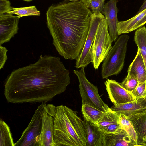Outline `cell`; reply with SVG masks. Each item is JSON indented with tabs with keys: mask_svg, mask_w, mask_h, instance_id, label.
<instances>
[{
	"mask_svg": "<svg viewBox=\"0 0 146 146\" xmlns=\"http://www.w3.org/2000/svg\"><path fill=\"white\" fill-rule=\"evenodd\" d=\"M138 83V80L134 75L128 73L126 77L120 84L125 89L131 92L137 87Z\"/></svg>",
	"mask_w": 146,
	"mask_h": 146,
	"instance_id": "d4e9b609",
	"label": "cell"
},
{
	"mask_svg": "<svg viewBox=\"0 0 146 146\" xmlns=\"http://www.w3.org/2000/svg\"><path fill=\"white\" fill-rule=\"evenodd\" d=\"M6 48L0 45V69L3 68L7 59Z\"/></svg>",
	"mask_w": 146,
	"mask_h": 146,
	"instance_id": "f1b7e54d",
	"label": "cell"
},
{
	"mask_svg": "<svg viewBox=\"0 0 146 146\" xmlns=\"http://www.w3.org/2000/svg\"><path fill=\"white\" fill-rule=\"evenodd\" d=\"M54 119L46 109L38 146H55L53 139Z\"/></svg>",
	"mask_w": 146,
	"mask_h": 146,
	"instance_id": "2e32d148",
	"label": "cell"
},
{
	"mask_svg": "<svg viewBox=\"0 0 146 146\" xmlns=\"http://www.w3.org/2000/svg\"><path fill=\"white\" fill-rule=\"evenodd\" d=\"M91 16L78 5L58 6L46 13V23L59 54L65 59L76 60L84 46Z\"/></svg>",
	"mask_w": 146,
	"mask_h": 146,
	"instance_id": "7a4b0ae2",
	"label": "cell"
},
{
	"mask_svg": "<svg viewBox=\"0 0 146 146\" xmlns=\"http://www.w3.org/2000/svg\"><path fill=\"white\" fill-rule=\"evenodd\" d=\"M131 92L135 98L141 96L146 97V82L138 83L137 87Z\"/></svg>",
	"mask_w": 146,
	"mask_h": 146,
	"instance_id": "4316f807",
	"label": "cell"
},
{
	"mask_svg": "<svg viewBox=\"0 0 146 146\" xmlns=\"http://www.w3.org/2000/svg\"><path fill=\"white\" fill-rule=\"evenodd\" d=\"M135 98L127 103L114 105L110 108L119 114H123L127 117L146 110V97L141 96Z\"/></svg>",
	"mask_w": 146,
	"mask_h": 146,
	"instance_id": "7c38bea8",
	"label": "cell"
},
{
	"mask_svg": "<svg viewBox=\"0 0 146 146\" xmlns=\"http://www.w3.org/2000/svg\"><path fill=\"white\" fill-rule=\"evenodd\" d=\"M127 117L135 131L137 146H146V110Z\"/></svg>",
	"mask_w": 146,
	"mask_h": 146,
	"instance_id": "4fadbf2b",
	"label": "cell"
},
{
	"mask_svg": "<svg viewBox=\"0 0 146 146\" xmlns=\"http://www.w3.org/2000/svg\"><path fill=\"white\" fill-rule=\"evenodd\" d=\"M10 2L8 0H0V15L7 13L12 10Z\"/></svg>",
	"mask_w": 146,
	"mask_h": 146,
	"instance_id": "83f0119b",
	"label": "cell"
},
{
	"mask_svg": "<svg viewBox=\"0 0 146 146\" xmlns=\"http://www.w3.org/2000/svg\"><path fill=\"white\" fill-rule=\"evenodd\" d=\"M146 8V0H144L142 4V5L140 7V8L139 10L138 11V12L136 14H138L139 13L141 12L143 10H144Z\"/></svg>",
	"mask_w": 146,
	"mask_h": 146,
	"instance_id": "4dcf8cb0",
	"label": "cell"
},
{
	"mask_svg": "<svg viewBox=\"0 0 146 146\" xmlns=\"http://www.w3.org/2000/svg\"><path fill=\"white\" fill-rule=\"evenodd\" d=\"M105 134V133H104ZM137 146L127 131L121 128L112 133L105 134L104 146Z\"/></svg>",
	"mask_w": 146,
	"mask_h": 146,
	"instance_id": "9a60e30c",
	"label": "cell"
},
{
	"mask_svg": "<svg viewBox=\"0 0 146 146\" xmlns=\"http://www.w3.org/2000/svg\"><path fill=\"white\" fill-rule=\"evenodd\" d=\"M85 67L79 70H74L79 82V90L81 97L82 104H87L105 112L110 108L100 97L97 87L87 79L85 72Z\"/></svg>",
	"mask_w": 146,
	"mask_h": 146,
	"instance_id": "8992f818",
	"label": "cell"
},
{
	"mask_svg": "<svg viewBox=\"0 0 146 146\" xmlns=\"http://www.w3.org/2000/svg\"><path fill=\"white\" fill-rule=\"evenodd\" d=\"M112 42L105 18L98 26L90 50L93 58L92 63L95 69H98L107 56L112 48Z\"/></svg>",
	"mask_w": 146,
	"mask_h": 146,
	"instance_id": "5b68a950",
	"label": "cell"
},
{
	"mask_svg": "<svg viewBox=\"0 0 146 146\" xmlns=\"http://www.w3.org/2000/svg\"><path fill=\"white\" fill-rule=\"evenodd\" d=\"M117 0H109L104 4L101 12L106 20L113 42H115L119 38L117 31L118 22L117 17L118 9L117 6Z\"/></svg>",
	"mask_w": 146,
	"mask_h": 146,
	"instance_id": "8fae6325",
	"label": "cell"
},
{
	"mask_svg": "<svg viewBox=\"0 0 146 146\" xmlns=\"http://www.w3.org/2000/svg\"><path fill=\"white\" fill-rule=\"evenodd\" d=\"M146 15V8L132 17L125 21H118L117 31L119 35L132 31L135 25Z\"/></svg>",
	"mask_w": 146,
	"mask_h": 146,
	"instance_id": "ac0fdd59",
	"label": "cell"
},
{
	"mask_svg": "<svg viewBox=\"0 0 146 146\" xmlns=\"http://www.w3.org/2000/svg\"><path fill=\"white\" fill-rule=\"evenodd\" d=\"M83 123L87 138V146H104L105 134L97 124L85 119Z\"/></svg>",
	"mask_w": 146,
	"mask_h": 146,
	"instance_id": "5bb4252c",
	"label": "cell"
},
{
	"mask_svg": "<svg viewBox=\"0 0 146 146\" xmlns=\"http://www.w3.org/2000/svg\"><path fill=\"white\" fill-rule=\"evenodd\" d=\"M129 36L125 34L120 36L109 51L102 64L101 74L107 79L119 74L123 69Z\"/></svg>",
	"mask_w": 146,
	"mask_h": 146,
	"instance_id": "277c9868",
	"label": "cell"
},
{
	"mask_svg": "<svg viewBox=\"0 0 146 146\" xmlns=\"http://www.w3.org/2000/svg\"><path fill=\"white\" fill-rule=\"evenodd\" d=\"M87 7L89 8V4L91 0H80Z\"/></svg>",
	"mask_w": 146,
	"mask_h": 146,
	"instance_id": "1f68e13d",
	"label": "cell"
},
{
	"mask_svg": "<svg viewBox=\"0 0 146 146\" xmlns=\"http://www.w3.org/2000/svg\"><path fill=\"white\" fill-rule=\"evenodd\" d=\"M120 115L110 108L103 115L97 123L101 130L114 124L119 123Z\"/></svg>",
	"mask_w": 146,
	"mask_h": 146,
	"instance_id": "44dd1931",
	"label": "cell"
},
{
	"mask_svg": "<svg viewBox=\"0 0 146 146\" xmlns=\"http://www.w3.org/2000/svg\"><path fill=\"white\" fill-rule=\"evenodd\" d=\"M81 111L84 119L96 124L104 113L87 104H82Z\"/></svg>",
	"mask_w": 146,
	"mask_h": 146,
	"instance_id": "ffe728a7",
	"label": "cell"
},
{
	"mask_svg": "<svg viewBox=\"0 0 146 146\" xmlns=\"http://www.w3.org/2000/svg\"><path fill=\"white\" fill-rule=\"evenodd\" d=\"M105 18L101 13L98 14H92L89 28L83 48L77 59L75 67L77 68L86 67L90 63L93 62V57L90 50L94 42L98 26Z\"/></svg>",
	"mask_w": 146,
	"mask_h": 146,
	"instance_id": "ba28073f",
	"label": "cell"
},
{
	"mask_svg": "<svg viewBox=\"0 0 146 146\" xmlns=\"http://www.w3.org/2000/svg\"><path fill=\"white\" fill-rule=\"evenodd\" d=\"M119 123L121 127L127 131L131 138L137 143V138L135 131L133 125L127 117L124 114H120Z\"/></svg>",
	"mask_w": 146,
	"mask_h": 146,
	"instance_id": "cb8c5ba5",
	"label": "cell"
},
{
	"mask_svg": "<svg viewBox=\"0 0 146 146\" xmlns=\"http://www.w3.org/2000/svg\"><path fill=\"white\" fill-rule=\"evenodd\" d=\"M7 13L16 15L20 18L25 16H39L40 15V11L35 6L13 7L12 10Z\"/></svg>",
	"mask_w": 146,
	"mask_h": 146,
	"instance_id": "603a6c76",
	"label": "cell"
},
{
	"mask_svg": "<svg viewBox=\"0 0 146 146\" xmlns=\"http://www.w3.org/2000/svg\"><path fill=\"white\" fill-rule=\"evenodd\" d=\"M104 84L109 98L114 105L127 103L136 99L131 92L125 89L115 80L107 79Z\"/></svg>",
	"mask_w": 146,
	"mask_h": 146,
	"instance_id": "9c48e42d",
	"label": "cell"
},
{
	"mask_svg": "<svg viewBox=\"0 0 146 146\" xmlns=\"http://www.w3.org/2000/svg\"><path fill=\"white\" fill-rule=\"evenodd\" d=\"M105 0H91L90 2L89 9L93 14H98L101 13L104 5Z\"/></svg>",
	"mask_w": 146,
	"mask_h": 146,
	"instance_id": "484cf974",
	"label": "cell"
},
{
	"mask_svg": "<svg viewBox=\"0 0 146 146\" xmlns=\"http://www.w3.org/2000/svg\"><path fill=\"white\" fill-rule=\"evenodd\" d=\"M70 83L69 70L59 57L41 55L36 62L11 72L5 80L4 94L12 103H46Z\"/></svg>",
	"mask_w": 146,
	"mask_h": 146,
	"instance_id": "6da1fadb",
	"label": "cell"
},
{
	"mask_svg": "<svg viewBox=\"0 0 146 146\" xmlns=\"http://www.w3.org/2000/svg\"><path fill=\"white\" fill-rule=\"evenodd\" d=\"M19 18L8 13L0 15V45L9 41L18 33Z\"/></svg>",
	"mask_w": 146,
	"mask_h": 146,
	"instance_id": "30bf717a",
	"label": "cell"
},
{
	"mask_svg": "<svg viewBox=\"0 0 146 146\" xmlns=\"http://www.w3.org/2000/svg\"><path fill=\"white\" fill-rule=\"evenodd\" d=\"M0 146H15L12 134L8 125L3 120L0 121Z\"/></svg>",
	"mask_w": 146,
	"mask_h": 146,
	"instance_id": "7402d4cb",
	"label": "cell"
},
{
	"mask_svg": "<svg viewBox=\"0 0 146 146\" xmlns=\"http://www.w3.org/2000/svg\"><path fill=\"white\" fill-rule=\"evenodd\" d=\"M146 23V15L139 21L134 26L132 31L136 30L138 28L142 27Z\"/></svg>",
	"mask_w": 146,
	"mask_h": 146,
	"instance_id": "f546056e",
	"label": "cell"
},
{
	"mask_svg": "<svg viewBox=\"0 0 146 146\" xmlns=\"http://www.w3.org/2000/svg\"><path fill=\"white\" fill-rule=\"evenodd\" d=\"M46 103H42L35 110L31 121L15 146H38Z\"/></svg>",
	"mask_w": 146,
	"mask_h": 146,
	"instance_id": "52a82bcc",
	"label": "cell"
},
{
	"mask_svg": "<svg viewBox=\"0 0 146 146\" xmlns=\"http://www.w3.org/2000/svg\"><path fill=\"white\" fill-rule=\"evenodd\" d=\"M65 1H69L72 2H76L79 1L80 0H64Z\"/></svg>",
	"mask_w": 146,
	"mask_h": 146,
	"instance_id": "d6a6232c",
	"label": "cell"
},
{
	"mask_svg": "<svg viewBox=\"0 0 146 146\" xmlns=\"http://www.w3.org/2000/svg\"><path fill=\"white\" fill-rule=\"evenodd\" d=\"M23 1H25L27 2H30L31 1L33 0H23Z\"/></svg>",
	"mask_w": 146,
	"mask_h": 146,
	"instance_id": "836d02e7",
	"label": "cell"
},
{
	"mask_svg": "<svg viewBox=\"0 0 146 146\" xmlns=\"http://www.w3.org/2000/svg\"><path fill=\"white\" fill-rule=\"evenodd\" d=\"M46 112L54 119L53 139L55 146H87L83 121L76 112L63 105H46Z\"/></svg>",
	"mask_w": 146,
	"mask_h": 146,
	"instance_id": "3957f363",
	"label": "cell"
},
{
	"mask_svg": "<svg viewBox=\"0 0 146 146\" xmlns=\"http://www.w3.org/2000/svg\"><path fill=\"white\" fill-rule=\"evenodd\" d=\"M127 72L134 75L139 83L146 82V69L142 57L138 48L135 57L129 67Z\"/></svg>",
	"mask_w": 146,
	"mask_h": 146,
	"instance_id": "e0dca14e",
	"label": "cell"
},
{
	"mask_svg": "<svg viewBox=\"0 0 146 146\" xmlns=\"http://www.w3.org/2000/svg\"><path fill=\"white\" fill-rule=\"evenodd\" d=\"M134 40L140 52L146 69V27L145 26L136 30Z\"/></svg>",
	"mask_w": 146,
	"mask_h": 146,
	"instance_id": "d6986e66",
	"label": "cell"
}]
</instances>
